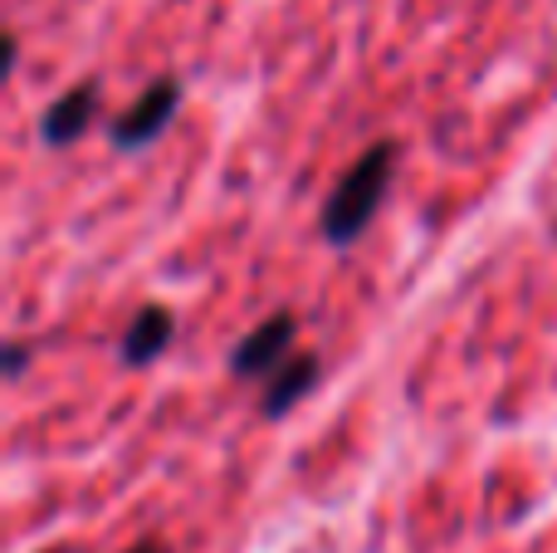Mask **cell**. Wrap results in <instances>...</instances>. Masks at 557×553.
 I'll return each instance as SVG.
<instances>
[{
  "label": "cell",
  "mask_w": 557,
  "mask_h": 553,
  "mask_svg": "<svg viewBox=\"0 0 557 553\" xmlns=\"http://www.w3.org/2000/svg\"><path fill=\"white\" fill-rule=\"evenodd\" d=\"M176 339V314L162 304H147L123 333V362L127 368H147L152 358H162Z\"/></svg>",
  "instance_id": "5"
},
{
  "label": "cell",
  "mask_w": 557,
  "mask_h": 553,
  "mask_svg": "<svg viewBox=\"0 0 557 553\" xmlns=\"http://www.w3.org/2000/svg\"><path fill=\"white\" fill-rule=\"evenodd\" d=\"M25 368H29V348L25 343H10L5 348V378H20Z\"/></svg>",
  "instance_id": "7"
},
{
  "label": "cell",
  "mask_w": 557,
  "mask_h": 553,
  "mask_svg": "<svg viewBox=\"0 0 557 553\" xmlns=\"http://www.w3.org/2000/svg\"><path fill=\"white\" fill-rule=\"evenodd\" d=\"M294 339H298V319L288 309L274 314V319H264L250 339L235 343L231 372H235V378H270L278 362L294 358Z\"/></svg>",
  "instance_id": "3"
},
{
  "label": "cell",
  "mask_w": 557,
  "mask_h": 553,
  "mask_svg": "<svg viewBox=\"0 0 557 553\" xmlns=\"http://www.w3.org/2000/svg\"><path fill=\"white\" fill-rule=\"evenodd\" d=\"M392 162H396V143H376L367 147L362 157L352 162V172L333 186L323 206V235L333 245H347L372 225V216L382 211V196L392 186Z\"/></svg>",
  "instance_id": "1"
},
{
  "label": "cell",
  "mask_w": 557,
  "mask_h": 553,
  "mask_svg": "<svg viewBox=\"0 0 557 553\" xmlns=\"http://www.w3.org/2000/svg\"><path fill=\"white\" fill-rule=\"evenodd\" d=\"M133 553H162V549H157V544H137Z\"/></svg>",
  "instance_id": "8"
},
{
  "label": "cell",
  "mask_w": 557,
  "mask_h": 553,
  "mask_svg": "<svg viewBox=\"0 0 557 553\" xmlns=\"http://www.w3.org/2000/svg\"><path fill=\"white\" fill-rule=\"evenodd\" d=\"M318 382V358L294 353L270 372V388H264V417H284L298 397H308V388Z\"/></svg>",
  "instance_id": "6"
},
{
  "label": "cell",
  "mask_w": 557,
  "mask_h": 553,
  "mask_svg": "<svg viewBox=\"0 0 557 553\" xmlns=\"http://www.w3.org/2000/svg\"><path fill=\"white\" fill-rule=\"evenodd\" d=\"M98 103H103V88H98L94 78H88V84H78L74 94H64L45 118H39V137H45L49 147H69V143H78V137L88 133V123L98 118Z\"/></svg>",
  "instance_id": "4"
},
{
  "label": "cell",
  "mask_w": 557,
  "mask_h": 553,
  "mask_svg": "<svg viewBox=\"0 0 557 553\" xmlns=\"http://www.w3.org/2000/svg\"><path fill=\"white\" fill-rule=\"evenodd\" d=\"M176 108H182V84H176V78H157L127 113H117L108 137H113V147H123V152H143L147 143H157V137L166 133Z\"/></svg>",
  "instance_id": "2"
}]
</instances>
